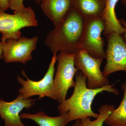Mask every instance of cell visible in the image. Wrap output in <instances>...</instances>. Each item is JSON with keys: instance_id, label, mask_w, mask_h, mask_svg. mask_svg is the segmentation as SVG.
Instances as JSON below:
<instances>
[{"instance_id": "obj_1", "label": "cell", "mask_w": 126, "mask_h": 126, "mask_svg": "<svg viewBox=\"0 0 126 126\" xmlns=\"http://www.w3.org/2000/svg\"><path fill=\"white\" fill-rule=\"evenodd\" d=\"M75 78L73 94L60 104L57 108L60 115L68 113L69 123L86 117H98L99 114L94 112L91 108L94 99L98 94L105 91L116 95L119 94V91L114 88V84H109L96 89L88 88L86 84L87 78L81 71H78Z\"/></svg>"}, {"instance_id": "obj_2", "label": "cell", "mask_w": 126, "mask_h": 126, "mask_svg": "<svg viewBox=\"0 0 126 126\" xmlns=\"http://www.w3.org/2000/svg\"><path fill=\"white\" fill-rule=\"evenodd\" d=\"M84 22L73 7L66 18L48 34L45 44L53 54L61 52L75 53L80 49Z\"/></svg>"}, {"instance_id": "obj_3", "label": "cell", "mask_w": 126, "mask_h": 126, "mask_svg": "<svg viewBox=\"0 0 126 126\" xmlns=\"http://www.w3.org/2000/svg\"><path fill=\"white\" fill-rule=\"evenodd\" d=\"M56 55L57 54H53L47 72L40 81L31 80L27 77L24 70H22L21 74L26 78V80L20 76H17V81L22 86L19 89V94L23 95L25 98L27 99L33 96L38 95L39 96V99L46 96L57 100L54 78L55 72V65L57 61Z\"/></svg>"}, {"instance_id": "obj_4", "label": "cell", "mask_w": 126, "mask_h": 126, "mask_svg": "<svg viewBox=\"0 0 126 126\" xmlns=\"http://www.w3.org/2000/svg\"><path fill=\"white\" fill-rule=\"evenodd\" d=\"M75 53L61 52L56 55L58 63L54 83L57 101L60 104L66 99L69 89L75 86L73 78L79 70L75 65Z\"/></svg>"}, {"instance_id": "obj_5", "label": "cell", "mask_w": 126, "mask_h": 126, "mask_svg": "<svg viewBox=\"0 0 126 126\" xmlns=\"http://www.w3.org/2000/svg\"><path fill=\"white\" fill-rule=\"evenodd\" d=\"M84 19L83 33L79 49L84 50L94 58L106 59L105 43L101 36L102 32L105 30L102 18L100 17Z\"/></svg>"}, {"instance_id": "obj_6", "label": "cell", "mask_w": 126, "mask_h": 126, "mask_svg": "<svg viewBox=\"0 0 126 126\" xmlns=\"http://www.w3.org/2000/svg\"><path fill=\"white\" fill-rule=\"evenodd\" d=\"M38 21L34 11L30 7L25 12L7 14L0 8V33L1 41L9 39L18 40L21 37V29L25 27H36Z\"/></svg>"}, {"instance_id": "obj_7", "label": "cell", "mask_w": 126, "mask_h": 126, "mask_svg": "<svg viewBox=\"0 0 126 126\" xmlns=\"http://www.w3.org/2000/svg\"><path fill=\"white\" fill-rule=\"evenodd\" d=\"M103 60L90 56L84 50L79 49L75 53V65L86 76L88 88H100L110 84L108 79L104 76L100 69Z\"/></svg>"}, {"instance_id": "obj_8", "label": "cell", "mask_w": 126, "mask_h": 126, "mask_svg": "<svg viewBox=\"0 0 126 126\" xmlns=\"http://www.w3.org/2000/svg\"><path fill=\"white\" fill-rule=\"evenodd\" d=\"M107 40V63L102 73L107 78L118 71L126 72V43L121 35L111 33L104 35Z\"/></svg>"}, {"instance_id": "obj_9", "label": "cell", "mask_w": 126, "mask_h": 126, "mask_svg": "<svg viewBox=\"0 0 126 126\" xmlns=\"http://www.w3.org/2000/svg\"><path fill=\"white\" fill-rule=\"evenodd\" d=\"M39 38L21 36L18 40L9 39L5 42L2 57L5 63H19L25 64L33 59L32 53L36 49Z\"/></svg>"}, {"instance_id": "obj_10", "label": "cell", "mask_w": 126, "mask_h": 126, "mask_svg": "<svg viewBox=\"0 0 126 126\" xmlns=\"http://www.w3.org/2000/svg\"><path fill=\"white\" fill-rule=\"evenodd\" d=\"M38 99H26L20 94L12 101L0 99V116L4 121V126H26L21 122L20 113L24 109H29Z\"/></svg>"}, {"instance_id": "obj_11", "label": "cell", "mask_w": 126, "mask_h": 126, "mask_svg": "<svg viewBox=\"0 0 126 126\" xmlns=\"http://www.w3.org/2000/svg\"><path fill=\"white\" fill-rule=\"evenodd\" d=\"M41 9L55 26L68 15L74 7L73 0H41Z\"/></svg>"}, {"instance_id": "obj_12", "label": "cell", "mask_w": 126, "mask_h": 126, "mask_svg": "<svg viewBox=\"0 0 126 126\" xmlns=\"http://www.w3.org/2000/svg\"><path fill=\"white\" fill-rule=\"evenodd\" d=\"M106 0H73L74 7L84 19L102 18Z\"/></svg>"}, {"instance_id": "obj_13", "label": "cell", "mask_w": 126, "mask_h": 126, "mask_svg": "<svg viewBox=\"0 0 126 126\" xmlns=\"http://www.w3.org/2000/svg\"><path fill=\"white\" fill-rule=\"evenodd\" d=\"M119 0H106V5L102 16L105 25L104 35L111 33L121 35L125 29L118 19L115 13V7Z\"/></svg>"}, {"instance_id": "obj_14", "label": "cell", "mask_w": 126, "mask_h": 126, "mask_svg": "<svg viewBox=\"0 0 126 126\" xmlns=\"http://www.w3.org/2000/svg\"><path fill=\"white\" fill-rule=\"evenodd\" d=\"M20 116L21 119L32 120L39 126H65L69 123L68 112L55 117H50L43 111L35 114L22 112Z\"/></svg>"}, {"instance_id": "obj_15", "label": "cell", "mask_w": 126, "mask_h": 126, "mask_svg": "<svg viewBox=\"0 0 126 126\" xmlns=\"http://www.w3.org/2000/svg\"><path fill=\"white\" fill-rule=\"evenodd\" d=\"M124 96L120 105L106 118L104 123L109 126H126V80L121 87Z\"/></svg>"}, {"instance_id": "obj_16", "label": "cell", "mask_w": 126, "mask_h": 126, "mask_svg": "<svg viewBox=\"0 0 126 126\" xmlns=\"http://www.w3.org/2000/svg\"><path fill=\"white\" fill-rule=\"evenodd\" d=\"M115 109L113 105L104 104L99 109L98 117L92 121L90 117H86L77 119L72 126H103L105 120L108 117Z\"/></svg>"}, {"instance_id": "obj_17", "label": "cell", "mask_w": 126, "mask_h": 126, "mask_svg": "<svg viewBox=\"0 0 126 126\" xmlns=\"http://www.w3.org/2000/svg\"><path fill=\"white\" fill-rule=\"evenodd\" d=\"M24 0H9V8L15 12H25L28 11L30 6L25 7Z\"/></svg>"}, {"instance_id": "obj_18", "label": "cell", "mask_w": 126, "mask_h": 126, "mask_svg": "<svg viewBox=\"0 0 126 126\" xmlns=\"http://www.w3.org/2000/svg\"><path fill=\"white\" fill-rule=\"evenodd\" d=\"M0 8L5 11L9 8V0H0Z\"/></svg>"}, {"instance_id": "obj_19", "label": "cell", "mask_w": 126, "mask_h": 126, "mask_svg": "<svg viewBox=\"0 0 126 126\" xmlns=\"http://www.w3.org/2000/svg\"><path fill=\"white\" fill-rule=\"evenodd\" d=\"M120 23L124 27V29H125V31L124 33V41L126 43V21L124 19L121 18L119 20Z\"/></svg>"}, {"instance_id": "obj_20", "label": "cell", "mask_w": 126, "mask_h": 126, "mask_svg": "<svg viewBox=\"0 0 126 126\" xmlns=\"http://www.w3.org/2000/svg\"><path fill=\"white\" fill-rule=\"evenodd\" d=\"M5 42L1 41L0 42V59H3L2 53H3V47Z\"/></svg>"}, {"instance_id": "obj_21", "label": "cell", "mask_w": 126, "mask_h": 126, "mask_svg": "<svg viewBox=\"0 0 126 126\" xmlns=\"http://www.w3.org/2000/svg\"><path fill=\"white\" fill-rule=\"evenodd\" d=\"M41 0H34L35 3H36L37 4H40Z\"/></svg>"}, {"instance_id": "obj_22", "label": "cell", "mask_w": 126, "mask_h": 126, "mask_svg": "<svg viewBox=\"0 0 126 126\" xmlns=\"http://www.w3.org/2000/svg\"><path fill=\"white\" fill-rule=\"evenodd\" d=\"M121 1L122 4L126 6V0H121Z\"/></svg>"}]
</instances>
